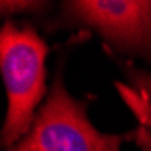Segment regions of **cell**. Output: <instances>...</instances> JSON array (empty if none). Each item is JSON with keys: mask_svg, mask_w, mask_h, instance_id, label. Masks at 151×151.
Listing matches in <instances>:
<instances>
[{"mask_svg": "<svg viewBox=\"0 0 151 151\" xmlns=\"http://www.w3.org/2000/svg\"><path fill=\"white\" fill-rule=\"evenodd\" d=\"M121 135H104L90 122L85 104L70 96L58 76L31 131L4 151H121Z\"/></svg>", "mask_w": 151, "mask_h": 151, "instance_id": "obj_2", "label": "cell"}, {"mask_svg": "<svg viewBox=\"0 0 151 151\" xmlns=\"http://www.w3.org/2000/svg\"><path fill=\"white\" fill-rule=\"evenodd\" d=\"M129 79L135 86V93L151 106V72H144V70H129Z\"/></svg>", "mask_w": 151, "mask_h": 151, "instance_id": "obj_5", "label": "cell"}, {"mask_svg": "<svg viewBox=\"0 0 151 151\" xmlns=\"http://www.w3.org/2000/svg\"><path fill=\"white\" fill-rule=\"evenodd\" d=\"M61 20L85 25L115 50L151 63V0H70L63 2Z\"/></svg>", "mask_w": 151, "mask_h": 151, "instance_id": "obj_3", "label": "cell"}, {"mask_svg": "<svg viewBox=\"0 0 151 151\" xmlns=\"http://www.w3.org/2000/svg\"><path fill=\"white\" fill-rule=\"evenodd\" d=\"M49 47L29 25L11 20L0 29V70L7 96V111L2 126L6 149L20 142L36 119V108L45 96V61Z\"/></svg>", "mask_w": 151, "mask_h": 151, "instance_id": "obj_1", "label": "cell"}, {"mask_svg": "<svg viewBox=\"0 0 151 151\" xmlns=\"http://www.w3.org/2000/svg\"><path fill=\"white\" fill-rule=\"evenodd\" d=\"M42 6H45V4H42V2H31V0H2L0 2V11H2V14L4 16H7V14H16V13H27V11H36V9H40Z\"/></svg>", "mask_w": 151, "mask_h": 151, "instance_id": "obj_6", "label": "cell"}, {"mask_svg": "<svg viewBox=\"0 0 151 151\" xmlns=\"http://www.w3.org/2000/svg\"><path fill=\"white\" fill-rule=\"evenodd\" d=\"M137 142L140 146L142 151H151V135H149V131L146 129V126H142L139 129V133H137Z\"/></svg>", "mask_w": 151, "mask_h": 151, "instance_id": "obj_7", "label": "cell"}, {"mask_svg": "<svg viewBox=\"0 0 151 151\" xmlns=\"http://www.w3.org/2000/svg\"><path fill=\"white\" fill-rule=\"evenodd\" d=\"M117 86L121 88V93H122L124 101L131 106V110L137 113V117L140 119L142 126H149L151 128V106L147 103H144L131 88H124L122 85H117Z\"/></svg>", "mask_w": 151, "mask_h": 151, "instance_id": "obj_4", "label": "cell"}]
</instances>
